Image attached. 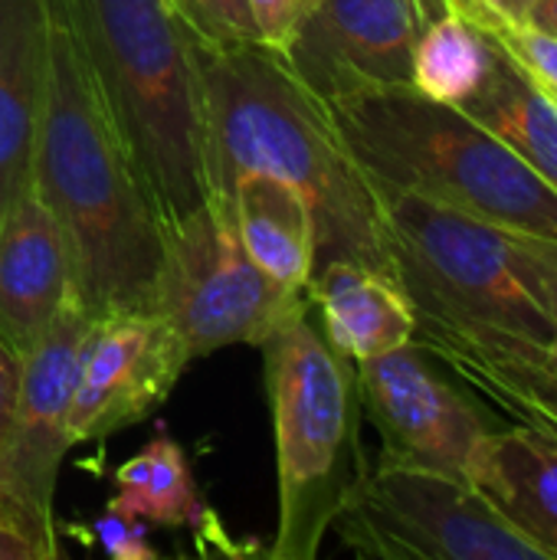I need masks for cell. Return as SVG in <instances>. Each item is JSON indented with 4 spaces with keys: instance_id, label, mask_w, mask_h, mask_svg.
<instances>
[{
    "instance_id": "4dcf8cb0",
    "label": "cell",
    "mask_w": 557,
    "mask_h": 560,
    "mask_svg": "<svg viewBox=\"0 0 557 560\" xmlns=\"http://www.w3.org/2000/svg\"><path fill=\"white\" fill-rule=\"evenodd\" d=\"M548 364H552V371L557 374V338L548 345Z\"/></svg>"
},
{
    "instance_id": "7402d4cb",
    "label": "cell",
    "mask_w": 557,
    "mask_h": 560,
    "mask_svg": "<svg viewBox=\"0 0 557 560\" xmlns=\"http://www.w3.org/2000/svg\"><path fill=\"white\" fill-rule=\"evenodd\" d=\"M187 33L207 46L263 43L246 0H167Z\"/></svg>"
},
{
    "instance_id": "8992f818",
    "label": "cell",
    "mask_w": 557,
    "mask_h": 560,
    "mask_svg": "<svg viewBox=\"0 0 557 560\" xmlns=\"http://www.w3.org/2000/svg\"><path fill=\"white\" fill-rule=\"evenodd\" d=\"M374 194L391 269L417 322L499 328L545 348L555 341V322L525 285L509 230L427 197Z\"/></svg>"
},
{
    "instance_id": "d6986e66",
    "label": "cell",
    "mask_w": 557,
    "mask_h": 560,
    "mask_svg": "<svg viewBox=\"0 0 557 560\" xmlns=\"http://www.w3.org/2000/svg\"><path fill=\"white\" fill-rule=\"evenodd\" d=\"M496 131L538 177L557 190V105L552 95L496 43V66L483 89L460 105Z\"/></svg>"
},
{
    "instance_id": "4316f807",
    "label": "cell",
    "mask_w": 557,
    "mask_h": 560,
    "mask_svg": "<svg viewBox=\"0 0 557 560\" xmlns=\"http://www.w3.org/2000/svg\"><path fill=\"white\" fill-rule=\"evenodd\" d=\"M0 560H49L39 545H33L13 518L0 509Z\"/></svg>"
},
{
    "instance_id": "f546056e",
    "label": "cell",
    "mask_w": 557,
    "mask_h": 560,
    "mask_svg": "<svg viewBox=\"0 0 557 560\" xmlns=\"http://www.w3.org/2000/svg\"><path fill=\"white\" fill-rule=\"evenodd\" d=\"M420 10H423V16H427V23H430V20H437L440 13L450 10V0H420Z\"/></svg>"
},
{
    "instance_id": "6da1fadb",
    "label": "cell",
    "mask_w": 557,
    "mask_h": 560,
    "mask_svg": "<svg viewBox=\"0 0 557 560\" xmlns=\"http://www.w3.org/2000/svg\"><path fill=\"white\" fill-rule=\"evenodd\" d=\"M30 184L66 236L72 292L85 312L92 318L148 312L164 223L56 0H49L46 95Z\"/></svg>"
},
{
    "instance_id": "cb8c5ba5",
    "label": "cell",
    "mask_w": 557,
    "mask_h": 560,
    "mask_svg": "<svg viewBox=\"0 0 557 560\" xmlns=\"http://www.w3.org/2000/svg\"><path fill=\"white\" fill-rule=\"evenodd\" d=\"M92 538L102 545V551L115 560H154L158 551L148 541V525L141 518H131L112 505H105V515L92 522Z\"/></svg>"
},
{
    "instance_id": "e0dca14e",
    "label": "cell",
    "mask_w": 557,
    "mask_h": 560,
    "mask_svg": "<svg viewBox=\"0 0 557 560\" xmlns=\"http://www.w3.org/2000/svg\"><path fill=\"white\" fill-rule=\"evenodd\" d=\"M246 256L279 285L309 295L315 213L299 187L266 171H240L217 197Z\"/></svg>"
},
{
    "instance_id": "3957f363",
    "label": "cell",
    "mask_w": 557,
    "mask_h": 560,
    "mask_svg": "<svg viewBox=\"0 0 557 560\" xmlns=\"http://www.w3.org/2000/svg\"><path fill=\"white\" fill-rule=\"evenodd\" d=\"M115 131L174 223L213 200L194 36L167 0H56Z\"/></svg>"
},
{
    "instance_id": "9c48e42d",
    "label": "cell",
    "mask_w": 557,
    "mask_h": 560,
    "mask_svg": "<svg viewBox=\"0 0 557 560\" xmlns=\"http://www.w3.org/2000/svg\"><path fill=\"white\" fill-rule=\"evenodd\" d=\"M92 325L95 318L72 292L23 358L20 404L0 443V509L49 560L59 558L56 489L62 459L72 450L69 407Z\"/></svg>"
},
{
    "instance_id": "4fadbf2b",
    "label": "cell",
    "mask_w": 557,
    "mask_h": 560,
    "mask_svg": "<svg viewBox=\"0 0 557 560\" xmlns=\"http://www.w3.org/2000/svg\"><path fill=\"white\" fill-rule=\"evenodd\" d=\"M414 345L446 364L469 390L515 427L557 443V374L548 348L499 328H453L417 322Z\"/></svg>"
},
{
    "instance_id": "f1b7e54d",
    "label": "cell",
    "mask_w": 557,
    "mask_h": 560,
    "mask_svg": "<svg viewBox=\"0 0 557 560\" xmlns=\"http://www.w3.org/2000/svg\"><path fill=\"white\" fill-rule=\"evenodd\" d=\"M486 3L496 7V10H502V13H509V16H529V10H532L535 0H486Z\"/></svg>"
},
{
    "instance_id": "603a6c76",
    "label": "cell",
    "mask_w": 557,
    "mask_h": 560,
    "mask_svg": "<svg viewBox=\"0 0 557 560\" xmlns=\"http://www.w3.org/2000/svg\"><path fill=\"white\" fill-rule=\"evenodd\" d=\"M512 249L519 259V272L532 295L545 305L548 318L557 328V240L512 233Z\"/></svg>"
},
{
    "instance_id": "484cf974",
    "label": "cell",
    "mask_w": 557,
    "mask_h": 560,
    "mask_svg": "<svg viewBox=\"0 0 557 560\" xmlns=\"http://www.w3.org/2000/svg\"><path fill=\"white\" fill-rule=\"evenodd\" d=\"M20 387H23V354L0 331V443L10 433V423L20 404Z\"/></svg>"
},
{
    "instance_id": "277c9868",
    "label": "cell",
    "mask_w": 557,
    "mask_h": 560,
    "mask_svg": "<svg viewBox=\"0 0 557 560\" xmlns=\"http://www.w3.org/2000/svg\"><path fill=\"white\" fill-rule=\"evenodd\" d=\"M335 128L374 187L427 197L509 233L557 240V190L469 112L414 85L328 102Z\"/></svg>"
},
{
    "instance_id": "7a4b0ae2",
    "label": "cell",
    "mask_w": 557,
    "mask_h": 560,
    "mask_svg": "<svg viewBox=\"0 0 557 560\" xmlns=\"http://www.w3.org/2000/svg\"><path fill=\"white\" fill-rule=\"evenodd\" d=\"M204 95L213 197L240 171H266L299 187L315 213V269L355 259L391 269L381 207L348 154L328 105L269 43L207 46L194 39Z\"/></svg>"
},
{
    "instance_id": "9a60e30c",
    "label": "cell",
    "mask_w": 557,
    "mask_h": 560,
    "mask_svg": "<svg viewBox=\"0 0 557 560\" xmlns=\"http://www.w3.org/2000/svg\"><path fill=\"white\" fill-rule=\"evenodd\" d=\"M309 308L318 312L325 341L355 364L410 345L417 328L397 276L355 259H332L312 272Z\"/></svg>"
},
{
    "instance_id": "83f0119b",
    "label": "cell",
    "mask_w": 557,
    "mask_h": 560,
    "mask_svg": "<svg viewBox=\"0 0 557 560\" xmlns=\"http://www.w3.org/2000/svg\"><path fill=\"white\" fill-rule=\"evenodd\" d=\"M525 20H529V23H535V26H542V30H548V33H555V36H557V0H535Z\"/></svg>"
},
{
    "instance_id": "5bb4252c",
    "label": "cell",
    "mask_w": 557,
    "mask_h": 560,
    "mask_svg": "<svg viewBox=\"0 0 557 560\" xmlns=\"http://www.w3.org/2000/svg\"><path fill=\"white\" fill-rule=\"evenodd\" d=\"M72 295L66 236L26 184L0 217V331L26 358Z\"/></svg>"
},
{
    "instance_id": "2e32d148",
    "label": "cell",
    "mask_w": 557,
    "mask_h": 560,
    "mask_svg": "<svg viewBox=\"0 0 557 560\" xmlns=\"http://www.w3.org/2000/svg\"><path fill=\"white\" fill-rule=\"evenodd\" d=\"M46 52L49 0H0V217L30 184Z\"/></svg>"
},
{
    "instance_id": "1f68e13d",
    "label": "cell",
    "mask_w": 557,
    "mask_h": 560,
    "mask_svg": "<svg viewBox=\"0 0 557 560\" xmlns=\"http://www.w3.org/2000/svg\"><path fill=\"white\" fill-rule=\"evenodd\" d=\"M545 92H548V89H545ZM548 95H552V102H555V105H557V92H548Z\"/></svg>"
},
{
    "instance_id": "44dd1931",
    "label": "cell",
    "mask_w": 557,
    "mask_h": 560,
    "mask_svg": "<svg viewBox=\"0 0 557 560\" xmlns=\"http://www.w3.org/2000/svg\"><path fill=\"white\" fill-rule=\"evenodd\" d=\"M496 66V39L460 10L430 20L414 46L410 85L437 102L466 105Z\"/></svg>"
},
{
    "instance_id": "52a82bcc",
    "label": "cell",
    "mask_w": 557,
    "mask_h": 560,
    "mask_svg": "<svg viewBox=\"0 0 557 560\" xmlns=\"http://www.w3.org/2000/svg\"><path fill=\"white\" fill-rule=\"evenodd\" d=\"M190 361L230 345L259 348L309 312V295L279 285L240 246L213 197L164 226L151 308Z\"/></svg>"
},
{
    "instance_id": "30bf717a",
    "label": "cell",
    "mask_w": 557,
    "mask_h": 560,
    "mask_svg": "<svg viewBox=\"0 0 557 560\" xmlns=\"http://www.w3.org/2000/svg\"><path fill=\"white\" fill-rule=\"evenodd\" d=\"M420 0H315L279 49L328 105L345 95L410 85Z\"/></svg>"
},
{
    "instance_id": "ffe728a7",
    "label": "cell",
    "mask_w": 557,
    "mask_h": 560,
    "mask_svg": "<svg viewBox=\"0 0 557 560\" xmlns=\"http://www.w3.org/2000/svg\"><path fill=\"white\" fill-rule=\"evenodd\" d=\"M112 509L161 528H197L207 518L187 453L167 433L148 440L115 469Z\"/></svg>"
},
{
    "instance_id": "7c38bea8",
    "label": "cell",
    "mask_w": 557,
    "mask_h": 560,
    "mask_svg": "<svg viewBox=\"0 0 557 560\" xmlns=\"http://www.w3.org/2000/svg\"><path fill=\"white\" fill-rule=\"evenodd\" d=\"M190 358L154 312L95 318L69 407V440L95 443L154 413Z\"/></svg>"
},
{
    "instance_id": "d4e9b609",
    "label": "cell",
    "mask_w": 557,
    "mask_h": 560,
    "mask_svg": "<svg viewBox=\"0 0 557 560\" xmlns=\"http://www.w3.org/2000/svg\"><path fill=\"white\" fill-rule=\"evenodd\" d=\"M246 3L253 10V20L259 26L263 43L282 49L315 0H246Z\"/></svg>"
},
{
    "instance_id": "8fae6325",
    "label": "cell",
    "mask_w": 557,
    "mask_h": 560,
    "mask_svg": "<svg viewBox=\"0 0 557 560\" xmlns=\"http://www.w3.org/2000/svg\"><path fill=\"white\" fill-rule=\"evenodd\" d=\"M361 410L381 436V456L466 479L469 456L489 430L476 404L440 377L414 341L355 364Z\"/></svg>"
},
{
    "instance_id": "ba28073f",
    "label": "cell",
    "mask_w": 557,
    "mask_h": 560,
    "mask_svg": "<svg viewBox=\"0 0 557 560\" xmlns=\"http://www.w3.org/2000/svg\"><path fill=\"white\" fill-rule=\"evenodd\" d=\"M332 532L361 558L552 560L463 476L381 456Z\"/></svg>"
},
{
    "instance_id": "5b68a950",
    "label": "cell",
    "mask_w": 557,
    "mask_h": 560,
    "mask_svg": "<svg viewBox=\"0 0 557 560\" xmlns=\"http://www.w3.org/2000/svg\"><path fill=\"white\" fill-rule=\"evenodd\" d=\"M276 436L279 518L272 560H312L368 472L355 361L309 322L292 318L259 345Z\"/></svg>"
},
{
    "instance_id": "ac0fdd59",
    "label": "cell",
    "mask_w": 557,
    "mask_h": 560,
    "mask_svg": "<svg viewBox=\"0 0 557 560\" xmlns=\"http://www.w3.org/2000/svg\"><path fill=\"white\" fill-rule=\"evenodd\" d=\"M466 479L525 538L557 560V443L525 427L486 430Z\"/></svg>"
}]
</instances>
